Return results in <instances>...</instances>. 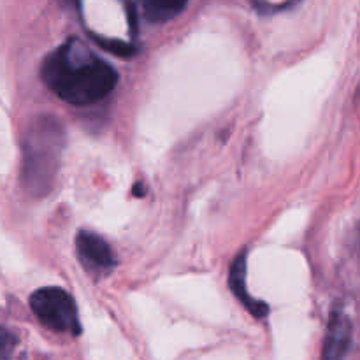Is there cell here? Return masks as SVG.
<instances>
[{
  "label": "cell",
  "mask_w": 360,
  "mask_h": 360,
  "mask_svg": "<svg viewBox=\"0 0 360 360\" xmlns=\"http://www.w3.org/2000/svg\"><path fill=\"white\" fill-rule=\"evenodd\" d=\"M41 76L62 101L72 105L95 104L118 83V72L104 60L86 49L77 56L76 42H67L46 56Z\"/></svg>",
  "instance_id": "obj_1"
},
{
  "label": "cell",
  "mask_w": 360,
  "mask_h": 360,
  "mask_svg": "<svg viewBox=\"0 0 360 360\" xmlns=\"http://www.w3.org/2000/svg\"><path fill=\"white\" fill-rule=\"evenodd\" d=\"M65 146V130L53 116H37L23 136L21 185L32 197H46L55 185Z\"/></svg>",
  "instance_id": "obj_2"
},
{
  "label": "cell",
  "mask_w": 360,
  "mask_h": 360,
  "mask_svg": "<svg viewBox=\"0 0 360 360\" xmlns=\"http://www.w3.org/2000/svg\"><path fill=\"white\" fill-rule=\"evenodd\" d=\"M30 308L39 322L56 333L79 334V316L72 295L60 287L39 288L32 294Z\"/></svg>",
  "instance_id": "obj_3"
},
{
  "label": "cell",
  "mask_w": 360,
  "mask_h": 360,
  "mask_svg": "<svg viewBox=\"0 0 360 360\" xmlns=\"http://www.w3.org/2000/svg\"><path fill=\"white\" fill-rule=\"evenodd\" d=\"M352 338H354V326L350 316L343 309H333L323 340L322 360H345L352 347Z\"/></svg>",
  "instance_id": "obj_4"
},
{
  "label": "cell",
  "mask_w": 360,
  "mask_h": 360,
  "mask_svg": "<svg viewBox=\"0 0 360 360\" xmlns=\"http://www.w3.org/2000/svg\"><path fill=\"white\" fill-rule=\"evenodd\" d=\"M76 250L81 262L94 269H111L116 264L111 246L95 232L81 231L76 238Z\"/></svg>",
  "instance_id": "obj_5"
},
{
  "label": "cell",
  "mask_w": 360,
  "mask_h": 360,
  "mask_svg": "<svg viewBox=\"0 0 360 360\" xmlns=\"http://www.w3.org/2000/svg\"><path fill=\"white\" fill-rule=\"evenodd\" d=\"M246 257L245 255H239L238 259L234 260L232 264V269H231V288L234 292L236 297L250 309L255 316H266L267 315V304L264 302L255 301V299H250L248 297V292H246Z\"/></svg>",
  "instance_id": "obj_6"
},
{
  "label": "cell",
  "mask_w": 360,
  "mask_h": 360,
  "mask_svg": "<svg viewBox=\"0 0 360 360\" xmlns=\"http://www.w3.org/2000/svg\"><path fill=\"white\" fill-rule=\"evenodd\" d=\"M188 0H141L144 16L151 23H164L178 16Z\"/></svg>",
  "instance_id": "obj_7"
},
{
  "label": "cell",
  "mask_w": 360,
  "mask_h": 360,
  "mask_svg": "<svg viewBox=\"0 0 360 360\" xmlns=\"http://www.w3.org/2000/svg\"><path fill=\"white\" fill-rule=\"evenodd\" d=\"M18 338L11 330L0 327V360H11L16 350Z\"/></svg>",
  "instance_id": "obj_8"
},
{
  "label": "cell",
  "mask_w": 360,
  "mask_h": 360,
  "mask_svg": "<svg viewBox=\"0 0 360 360\" xmlns=\"http://www.w3.org/2000/svg\"><path fill=\"white\" fill-rule=\"evenodd\" d=\"M98 44L105 49V51H111L116 56H132L136 53V48L123 41H104V39H98Z\"/></svg>",
  "instance_id": "obj_9"
}]
</instances>
